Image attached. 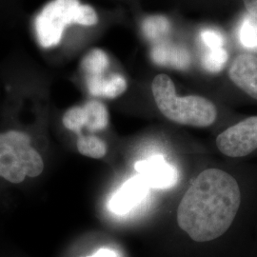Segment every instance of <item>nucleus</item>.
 Listing matches in <instances>:
<instances>
[{
    "label": "nucleus",
    "mask_w": 257,
    "mask_h": 257,
    "mask_svg": "<svg viewBox=\"0 0 257 257\" xmlns=\"http://www.w3.org/2000/svg\"><path fill=\"white\" fill-rule=\"evenodd\" d=\"M240 203V188L231 175L219 169L205 170L181 199L178 226L196 242L214 240L229 230Z\"/></svg>",
    "instance_id": "obj_1"
},
{
    "label": "nucleus",
    "mask_w": 257,
    "mask_h": 257,
    "mask_svg": "<svg viewBox=\"0 0 257 257\" xmlns=\"http://www.w3.org/2000/svg\"><path fill=\"white\" fill-rule=\"evenodd\" d=\"M152 92L161 113L175 123L204 128L216 119L217 110L212 102L198 95L178 96L175 84L166 74L156 75Z\"/></svg>",
    "instance_id": "obj_2"
},
{
    "label": "nucleus",
    "mask_w": 257,
    "mask_h": 257,
    "mask_svg": "<svg viewBox=\"0 0 257 257\" xmlns=\"http://www.w3.org/2000/svg\"><path fill=\"white\" fill-rule=\"evenodd\" d=\"M96 12L79 0H52L42 9L35 22L39 44L43 48L57 46L70 24L93 26L97 23Z\"/></svg>",
    "instance_id": "obj_3"
},
{
    "label": "nucleus",
    "mask_w": 257,
    "mask_h": 257,
    "mask_svg": "<svg viewBox=\"0 0 257 257\" xmlns=\"http://www.w3.org/2000/svg\"><path fill=\"white\" fill-rule=\"evenodd\" d=\"M43 169L42 157L32 146L29 135L18 130L0 133V178L20 184L26 177L41 175Z\"/></svg>",
    "instance_id": "obj_4"
},
{
    "label": "nucleus",
    "mask_w": 257,
    "mask_h": 257,
    "mask_svg": "<svg viewBox=\"0 0 257 257\" xmlns=\"http://www.w3.org/2000/svg\"><path fill=\"white\" fill-rule=\"evenodd\" d=\"M216 146L230 157H243L257 149V115L240 121L216 138Z\"/></svg>",
    "instance_id": "obj_5"
},
{
    "label": "nucleus",
    "mask_w": 257,
    "mask_h": 257,
    "mask_svg": "<svg viewBox=\"0 0 257 257\" xmlns=\"http://www.w3.org/2000/svg\"><path fill=\"white\" fill-rule=\"evenodd\" d=\"M135 169L150 188L170 189L178 181V173L161 156H154L136 163Z\"/></svg>",
    "instance_id": "obj_6"
},
{
    "label": "nucleus",
    "mask_w": 257,
    "mask_h": 257,
    "mask_svg": "<svg viewBox=\"0 0 257 257\" xmlns=\"http://www.w3.org/2000/svg\"><path fill=\"white\" fill-rule=\"evenodd\" d=\"M149 189L141 175L130 178L111 196L109 204L110 211L119 215L127 214L145 199Z\"/></svg>",
    "instance_id": "obj_7"
},
{
    "label": "nucleus",
    "mask_w": 257,
    "mask_h": 257,
    "mask_svg": "<svg viewBox=\"0 0 257 257\" xmlns=\"http://www.w3.org/2000/svg\"><path fill=\"white\" fill-rule=\"evenodd\" d=\"M229 76L240 90L257 99L256 55H238L230 65Z\"/></svg>",
    "instance_id": "obj_8"
},
{
    "label": "nucleus",
    "mask_w": 257,
    "mask_h": 257,
    "mask_svg": "<svg viewBox=\"0 0 257 257\" xmlns=\"http://www.w3.org/2000/svg\"><path fill=\"white\" fill-rule=\"evenodd\" d=\"M151 57L156 64L176 70H187L192 62L190 52L185 47L170 43L156 45L152 49Z\"/></svg>",
    "instance_id": "obj_9"
},
{
    "label": "nucleus",
    "mask_w": 257,
    "mask_h": 257,
    "mask_svg": "<svg viewBox=\"0 0 257 257\" xmlns=\"http://www.w3.org/2000/svg\"><path fill=\"white\" fill-rule=\"evenodd\" d=\"M85 128L90 132H100L109 124V112L106 106L97 100H91L82 106Z\"/></svg>",
    "instance_id": "obj_10"
},
{
    "label": "nucleus",
    "mask_w": 257,
    "mask_h": 257,
    "mask_svg": "<svg viewBox=\"0 0 257 257\" xmlns=\"http://www.w3.org/2000/svg\"><path fill=\"white\" fill-rule=\"evenodd\" d=\"M81 67L88 76L103 75L109 67V57L100 49H93L85 55Z\"/></svg>",
    "instance_id": "obj_11"
},
{
    "label": "nucleus",
    "mask_w": 257,
    "mask_h": 257,
    "mask_svg": "<svg viewBox=\"0 0 257 257\" xmlns=\"http://www.w3.org/2000/svg\"><path fill=\"white\" fill-rule=\"evenodd\" d=\"M171 24L163 16H153L144 20L142 24L143 34L148 39L156 41L165 37L170 32Z\"/></svg>",
    "instance_id": "obj_12"
},
{
    "label": "nucleus",
    "mask_w": 257,
    "mask_h": 257,
    "mask_svg": "<svg viewBox=\"0 0 257 257\" xmlns=\"http://www.w3.org/2000/svg\"><path fill=\"white\" fill-rule=\"evenodd\" d=\"M76 146L82 156L92 158H102L107 153L106 143L100 138L93 136L79 135Z\"/></svg>",
    "instance_id": "obj_13"
},
{
    "label": "nucleus",
    "mask_w": 257,
    "mask_h": 257,
    "mask_svg": "<svg viewBox=\"0 0 257 257\" xmlns=\"http://www.w3.org/2000/svg\"><path fill=\"white\" fill-rule=\"evenodd\" d=\"M241 45L251 51H257V19L250 15L244 17L238 29Z\"/></svg>",
    "instance_id": "obj_14"
},
{
    "label": "nucleus",
    "mask_w": 257,
    "mask_h": 257,
    "mask_svg": "<svg viewBox=\"0 0 257 257\" xmlns=\"http://www.w3.org/2000/svg\"><path fill=\"white\" fill-rule=\"evenodd\" d=\"M228 58L229 55L224 48L211 49L203 56V67L212 74L219 73L227 64Z\"/></svg>",
    "instance_id": "obj_15"
},
{
    "label": "nucleus",
    "mask_w": 257,
    "mask_h": 257,
    "mask_svg": "<svg viewBox=\"0 0 257 257\" xmlns=\"http://www.w3.org/2000/svg\"><path fill=\"white\" fill-rule=\"evenodd\" d=\"M62 121L65 128L76 133L77 135H81L82 128H85V118L82 107L76 106L69 109L65 112Z\"/></svg>",
    "instance_id": "obj_16"
},
{
    "label": "nucleus",
    "mask_w": 257,
    "mask_h": 257,
    "mask_svg": "<svg viewBox=\"0 0 257 257\" xmlns=\"http://www.w3.org/2000/svg\"><path fill=\"white\" fill-rule=\"evenodd\" d=\"M126 90H127V81L125 77L122 76L121 74H112L106 80L103 97L116 98Z\"/></svg>",
    "instance_id": "obj_17"
},
{
    "label": "nucleus",
    "mask_w": 257,
    "mask_h": 257,
    "mask_svg": "<svg viewBox=\"0 0 257 257\" xmlns=\"http://www.w3.org/2000/svg\"><path fill=\"white\" fill-rule=\"evenodd\" d=\"M201 40L206 46L211 49L224 48L225 38L219 31L215 29H205L201 32Z\"/></svg>",
    "instance_id": "obj_18"
},
{
    "label": "nucleus",
    "mask_w": 257,
    "mask_h": 257,
    "mask_svg": "<svg viewBox=\"0 0 257 257\" xmlns=\"http://www.w3.org/2000/svg\"><path fill=\"white\" fill-rule=\"evenodd\" d=\"M248 15L257 19V0H243Z\"/></svg>",
    "instance_id": "obj_19"
},
{
    "label": "nucleus",
    "mask_w": 257,
    "mask_h": 257,
    "mask_svg": "<svg viewBox=\"0 0 257 257\" xmlns=\"http://www.w3.org/2000/svg\"><path fill=\"white\" fill-rule=\"evenodd\" d=\"M88 257H117L115 252L112 251L111 249L109 248H101L98 251H96L94 254H92V256Z\"/></svg>",
    "instance_id": "obj_20"
}]
</instances>
